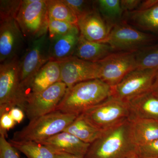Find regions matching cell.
I'll return each instance as SVG.
<instances>
[{"label": "cell", "mask_w": 158, "mask_h": 158, "mask_svg": "<svg viewBox=\"0 0 158 158\" xmlns=\"http://www.w3.org/2000/svg\"><path fill=\"white\" fill-rule=\"evenodd\" d=\"M130 131V122L125 120L103 132L90 144L85 158H128L136 154Z\"/></svg>", "instance_id": "obj_1"}, {"label": "cell", "mask_w": 158, "mask_h": 158, "mask_svg": "<svg viewBox=\"0 0 158 158\" xmlns=\"http://www.w3.org/2000/svg\"><path fill=\"white\" fill-rule=\"evenodd\" d=\"M112 88L99 79L81 82L67 88L56 110L79 115L111 96Z\"/></svg>", "instance_id": "obj_2"}, {"label": "cell", "mask_w": 158, "mask_h": 158, "mask_svg": "<svg viewBox=\"0 0 158 158\" xmlns=\"http://www.w3.org/2000/svg\"><path fill=\"white\" fill-rule=\"evenodd\" d=\"M79 115L55 110L30 121L21 130L15 131L12 140L42 141L63 131Z\"/></svg>", "instance_id": "obj_3"}, {"label": "cell", "mask_w": 158, "mask_h": 158, "mask_svg": "<svg viewBox=\"0 0 158 158\" xmlns=\"http://www.w3.org/2000/svg\"><path fill=\"white\" fill-rule=\"evenodd\" d=\"M80 115L104 132L129 119L130 112L127 102L110 96Z\"/></svg>", "instance_id": "obj_4"}, {"label": "cell", "mask_w": 158, "mask_h": 158, "mask_svg": "<svg viewBox=\"0 0 158 158\" xmlns=\"http://www.w3.org/2000/svg\"><path fill=\"white\" fill-rule=\"evenodd\" d=\"M16 20L24 38L33 40L48 33L46 0H23Z\"/></svg>", "instance_id": "obj_5"}, {"label": "cell", "mask_w": 158, "mask_h": 158, "mask_svg": "<svg viewBox=\"0 0 158 158\" xmlns=\"http://www.w3.org/2000/svg\"><path fill=\"white\" fill-rule=\"evenodd\" d=\"M21 109L19 60L18 57L0 65V115L12 108Z\"/></svg>", "instance_id": "obj_6"}, {"label": "cell", "mask_w": 158, "mask_h": 158, "mask_svg": "<svg viewBox=\"0 0 158 158\" xmlns=\"http://www.w3.org/2000/svg\"><path fill=\"white\" fill-rule=\"evenodd\" d=\"M156 37L138 30L123 20L112 27L106 43L114 52H137L152 45Z\"/></svg>", "instance_id": "obj_7"}, {"label": "cell", "mask_w": 158, "mask_h": 158, "mask_svg": "<svg viewBox=\"0 0 158 158\" xmlns=\"http://www.w3.org/2000/svg\"><path fill=\"white\" fill-rule=\"evenodd\" d=\"M97 63L99 65L98 79L113 88L137 69L136 52H114Z\"/></svg>", "instance_id": "obj_8"}, {"label": "cell", "mask_w": 158, "mask_h": 158, "mask_svg": "<svg viewBox=\"0 0 158 158\" xmlns=\"http://www.w3.org/2000/svg\"><path fill=\"white\" fill-rule=\"evenodd\" d=\"M67 89L65 83L57 82L45 90L28 97L25 101L23 110L30 121L55 111Z\"/></svg>", "instance_id": "obj_9"}, {"label": "cell", "mask_w": 158, "mask_h": 158, "mask_svg": "<svg viewBox=\"0 0 158 158\" xmlns=\"http://www.w3.org/2000/svg\"><path fill=\"white\" fill-rule=\"evenodd\" d=\"M158 69H136L131 72L115 87L111 96L127 101L134 97L151 90Z\"/></svg>", "instance_id": "obj_10"}, {"label": "cell", "mask_w": 158, "mask_h": 158, "mask_svg": "<svg viewBox=\"0 0 158 158\" xmlns=\"http://www.w3.org/2000/svg\"><path fill=\"white\" fill-rule=\"evenodd\" d=\"M48 33L32 41L23 56L19 60L20 87L28 81L49 61Z\"/></svg>", "instance_id": "obj_11"}, {"label": "cell", "mask_w": 158, "mask_h": 158, "mask_svg": "<svg viewBox=\"0 0 158 158\" xmlns=\"http://www.w3.org/2000/svg\"><path fill=\"white\" fill-rule=\"evenodd\" d=\"M61 69V81L67 88L81 82L99 78V65L72 56L59 61Z\"/></svg>", "instance_id": "obj_12"}, {"label": "cell", "mask_w": 158, "mask_h": 158, "mask_svg": "<svg viewBox=\"0 0 158 158\" xmlns=\"http://www.w3.org/2000/svg\"><path fill=\"white\" fill-rule=\"evenodd\" d=\"M61 81V69L59 61L49 60L25 85L21 87L22 109L29 96Z\"/></svg>", "instance_id": "obj_13"}, {"label": "cell", "mask_w": 158, "mask_h": 158, "mask_svg": "<svg viewBox=\"0 0 158 158\" xmlns=\"http://www.w3.org/2000/svg\"><path fill=\"white\" fill-rule=\"evenodd\" d=\"M24 37L16 19L0 21V62L17 57Z\"/></svg>", "instance_id": "obj_14"}, {"label": "cell", "mask_w": 158, "mask_h": 158, "mask_svg": "<svg viewBox=\"0 0 158 158\" xmlns=\"http://www.w3.org/2000/svg\"><path fill=\"white\" fill-rule=\"evenodd\" d=\"M77 26L81 36L85 39L101 43H106L112 28L95 7L78 18Z\"/></svg>", "instance_id": "obj_15"}, {"label": "cell", "mask_w": 158, "mask_h": 158, "mask_svg": "<svg viewBox=\"0 0 158 158\" xmlns=\"http://www.w3.org/2000/svg\"><path fill=\"white\" fill-rule=\"evenodd\" d=\"M37 142L45 145L56 153H66L82 158H85L90 145L70 133L64 131Z\"/></svg>", "instance_id": "obj_16"}, {"label": "cell", "mask_w": 158, "mask_h": 158, "mask_svg": "<svg viewBox=\"0 0 158 158\" xmlns=\"http://www.w3.org/2000/svg\"><path fill=\"white\" fill-rule=\"evenodd\" d=\"M127 102L130 112L129 120H158V95L152 90L134 97Z\"/></svg>", "instance_id": "obj_17"}, {"label": "cell", "mask_w": 158, "mask_h": 158, "mask_svg": "<svg viewBox=\"0 0 158 158\" xmlns=\"http://www.w3.org/2000/svg\"><path fill=\"white\" fill-rule=\"evenodd\" d=\"M80 37V31L77 27L68 34L49 40V60L61 61L73 56Z\"/></svg>", "instance_id": "obj_18"}, {"label": "cell", "mask_w": 158, "mask_h": 158, "mask_svg": "<svg viewBox=\"0 0 158 158\" xmlns=\"http://www.w3.org/2000/svg\"><path fill=\"white\" fill-rule=\"evenodd\" d=\"M123 20L143 32L158 33V2L145 10L124 12Z\"/></svg>", "instance_id": "obj_19"}, {"label": "cell", "mask_w": 158, "mask_h": 158, "mask_svg": "<svg viewBox=\"0 0 158 158\" xmlns=\"http://www.w3.org/2000/svg\"><path fill=\"white\" fill-rule=\"evenodd\" d=\"M114 52L108 44L90 41L80 34L73 56L85 61L97 63Z\"/></svg>", "instance_id": "obj_20"}, {"label": "cell", "mask_w": 158, "mask_h": 158, "mask_svg": "<svg viewBox=\"0 0 158 158\" xmlns=\"http://www.w3.org/2000/svg\"><path fill=\"white\" fill-rule=\"evenodd\" d=\"M129 121L131 137L136 147L158 139V120L135 119Z\"/></svg>", "instance_id": "obj_21"}, {"label": "cell", "mask_w": 158, "mask_h": 158, "mask_svg": "<svg viewBox=\"0 0 158 158\" xmlns=\"http://www.w3.org/2000/svg\"><path fill=\"white\" fill-rule=\"evenodd\" d=\"M63 131L70 133L83 142L90 144L99 138L103 133L89 123L81 115Z\"/></svg>", "instance_id": "obj_22"}, {"label": "cell", "mask_w": 158, "mask_h": 158, "mask_svg": "<svg viewBox=\"0 0 158 158\" xmlns=\"http://www.w3.org/2000/svg\"><path fill=\"white\" fill-rule=\"evenodd\" d=\"M97 10L111 28L123 20L124 12L119 0L94 1Z\"/></svg>", "instance_id": "obj_23"}, {"label": "cell", "mask_w": 158, "mask_h": 158, "mask_svg": "<svg viewBox=\"0 0 158 158\" xmlns=\"http://www.w3.org/2000/svg\"><path fill=\"white\" fill-rule=\"evenodd\" d=\"M9 142L27 158H56V153L45 145L35 141H17L10 139Z\"/></svg>", "instance_id": "obj_24"}, {"label": "cell", "mask_w": 158, "mask_h": 158, "mask_svg": "<svg viewBox=\"0 0 158 158\" xmlns=\"http://www.w3.org/2000/svg\"><path fill=\"white\" fill-rule=\"evenodd\" d=\"M49 19L76 25L78 18L63 0H46Z\"/></svg>", "instance_id": "obj_25"}, {"label": "cell", "mask_w": 158, "mask_h": 158, "mask_svg": "<svg viewBox=\"0 0 158 158\" xmlns=\"http://www.w3.org/2000/svg\"><path fill=\"white\" fill-rule=\"evenodd\" d=\"M137 69H158V45H150L136 52Z\"/></svg>", "instance_id": "obj_26"}, {"label": "cell", "mask_w": 158, "mask_h": 158, "mask_svg": "<svg viewBox=\"0 0 158 158\" xmlns=\"http://www.w3.org/2000/svg\"><path fill=\"white\" fill-rule=\"evenodd\" d=\"M19 0H1L0 1V21L16 19L21 5Z\"/></svg>", "instance_id": "obj_27"}, {"label": "cell", "mask_w": 158, "mask_h": 158, "mask_svg": "<svg viewBox=\"0 0 158 158\" xmlns=\"http://www.w3.org/2000/svg\"><path fill=\"white\" fill-rule=\"evenodd\" d=\"M76 25L66 22L49 19L48 35L49 40L68 34L77 27Z\"/></svg>", "instance_id": "obj_28"}, {"label": "cell", "mask_w": 158, "mask_h": 158, "mask_svg": "<svg viewBox=\"0 0 158 158\" xmlns=\"http://www.w3.org/2000/svg\"><path fill=\"white\" fill-rule=\"evenodd\" d=\"M78 18L94 9V3L84 0H63Z\"/></svg>", "instance_id": "obj_29"}, {"label": "cell", "mask_w": 158, "mask_h": 158, "mask_svg": "<svg viewBox=\"0 0 158 158\" xmlns=\"http://www.w3.org/2000/svg\"><path fill=\"white\" fill-rule=\"evenodd\" d=\"M136 153L139 158H158V139L137 147Z\"/></svg>", "instance_id": "obj_30"}, {"label": "cell", "mask_w": 158, "mask_h": 158, "mask_svg": "<svg viewBox=\"0 0 158 158\" xmlns=\"http://www.w3.org/2000/svg\"><path fill=\"white\" fill-rule=\"evenodd\" d=\"M7 135L0 133V158H21L17 150L6 139Z\"/></svg>", "instance_id": "obj_31"}, {"label": "cell", "mask_w": 158, "mask_h": 158, "mask_svg": "<svg viewBox=\"0 0 158 158\" xmlns=\"http://www.w3.org/2000/svg\"><path fill=\"white\" fill-rule=\"evenodd\" d=\"M16 123L9 113L0 115V133H3L7 135V131L13 128Z\"/></svg>", "instance_id": "obj_32"}, {"label": "cell", "mask_w": 158, "mask_h": 158, "mask_svg": "<svg viewBox=\"0 0 158 158\" xmlns=\"http://www.w3.org/2000/svg\"><path fill=\"white\" fill-rule=\"evenodd\" d=\"M141 2L140 0H122L120 4L123 12H129L137 10Z\"/></svg>", "instance_id": "obj_33"}, {"label": "cell", "mask_w": 158, "mask_h": 158, "mask_svg": "<svg viewBox=\"0 0 158 158\" xmlns=\"http://www.w3.org/2000/svg\"><path fill=\"white\" fill-rule=\"evenodd\" d=\"M9 113L16 123H20L24 118V112L18 107L12 108L9 111Z\"/></svg>", "instance_id": "obj_34"}, {"label": "cell", "mask_w": 158, "mask_h": 158, "mask_svg": "<svg viewBox=\"0 0 158 158\" xmlns=\"http://www.w3.org/2000/svg\"><path fill=\"white\" fill-rule=\"evenodd\" d=\"M158 2V0L141 1L138 9L136 11H141L149 9Z\"/></svg>", "instance_id": "obj_35"}, {"label": "cell", "mask_w": 158, "mask_h": 158, "mask_svg": "<svg viewBox=\"0 0 158 158\" xmlns=\"http://www.w3.org/2000/svg\"><path fill=\"white\" fill-rule=\"evenodd\" d=\"M56 158H82L78 156L66 153L58 152L56 153Z\"/></svg>", "instance_id": "obj_36"}, {"label": "cell", "mask_w": 158, "mask_h": 158, "mask_svg": "<svg viewBox=\"0 0 158 158\" xmlns=\"http://www.w3.org/2000/svg\"><path fill=\"white\" fill-rule=\"evenodd\" d=\"M152 90L158 95V71L153 84Z\"/></svg>", "instance_id": "obj_37"}, {"label": "cell", "mask_w": 158, "mask_h": 158, "mask_svg": "<svg viewBox=\"0 0 158 158\" xmlns=\"http://www.w3.org/2000/svg\"><path fill=\"white\" fill-rule=\"evenodd\" d=\"M128 158H138V156H137V155H136L135 154L129 157Z\"/></svg>", "instance_id": "obj_38"}]
</instances>
